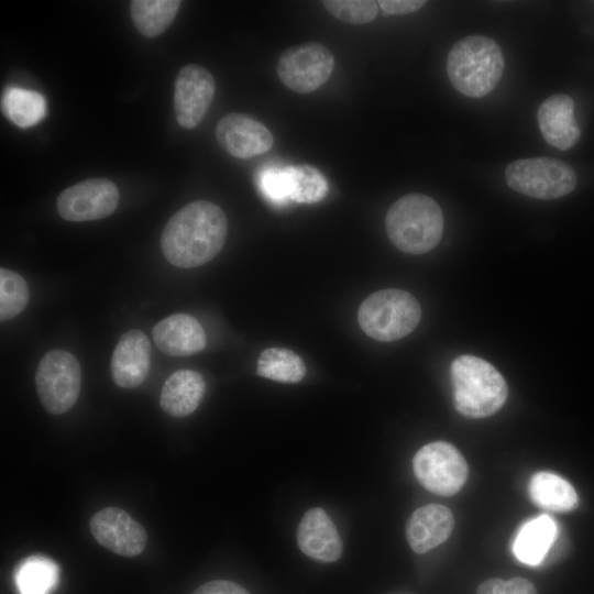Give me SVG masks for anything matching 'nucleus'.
I'll return each instance as SVG.
<instances>
[{
	"label": "nucleus",
	"instance_id": "dca6fc26",
	"mask_svg": "<svg viewBox=\"0 0 594 594\" xmlns=\"http://www.w3.org/2000/svg\"><path fill=\"white\" fill-rule=\"evenodd\" d=\"M156 346L170 356H189L202 351L207 337L196 318L187 314H174L153 328Z\"/></svg>",
	"mask_w": 594,
	"mask_h": 594
},
{
	"label": "nucleus",
	"instance_id": "39448f33",
	"mask_svg": "<svg viewBox=\"0 0 594 594\" xmlns=\"http://www.w3.org/2000/svg\"><path fill=\"white\" fill-rule=\"evenodd\" d=\"M421 308L408 292L386 288L367 296L360 305L358 321L372 339L391 342L408 336L419 323Z\"/></svg>",
	"mask_w": 594,
	"mask_h": 594
},
{
	"label": "nucleus",
	"instance_id": "9d476101",
	"mask_svg": "<svg viewBox=\"0 0 594 594\" xmlns=\"http://www.w3.org/2000/svg\"><path fill=\"white\" fill-rule=\"evenodd\" d=\"M116 184L107 178H90L64 189L56 201L59 216L67 221L103 219L119 205Z\"/></svg>",
	"mask_w": 594,
	"mask_h": 594
},
{
	"label": "nucleus",
	"instance_id": "a878e982",
	"mask_svg": "<svg viewBox=\"0 0 594 594\" xmlns=\"http://www.w3.org/2000/svg\"><path fill=\"white\" fill-rule=\"evenodd\" d=\"M283 168L289 200L300 204H315L322 200L327 195L328 183L316 167L302 164Z\"/></svg>",
	"mask_w": 594,
	"mask_h": 594
},
{
	"label": "nucleus",
	"instance_id": "5701e85b",
	"mask_svg": "<svg viewBox=\"0 0 594 594\" xmlns=\"http://www.w3.org/2000/svg\"><path fill=\"white\" fill-rule=\"evenodd\" d=\"M180 3L178 0H133L131 18L143 36L156 37L172 24Z\"/></svg>",
	"mask_w": 594,
	"mask_h": 594
},
{
	"label": "nucleus",
	"instance_id": "6e6552de",
	"mask_svg": "<svg viewBox=\"0 0 594 594\" xmlns=\"http://www.w3.org/2000/svg\"><path fill=\"white\" fill-rule=\"evenodd\" d=\"M413 469L419 483L440 496L457 494L468 479L465 459L446 441H435L420 448L414 457Z\"/></svg>",
	"mask_w": 594,
	"mask_h": 594
},
{
	"label": "nucleus",
	"instance_id": "412c9836",
	"mask_svg": "<svg viewBox=\"0 0 594 594\" xmlns=\"http://www.w3.org/2000/svg\"><path fill=\"white\" fill-rule=\"evenodd\" d=\"M528 494L535 505L551 512L565 513L575 508L578 495L573 486L557 474L538 472L528 484Z\"/></svg>",
	"mask_w": 594,
	"mask_h": 594
},
{
	"label": "nucleus",
	"instance_id": "20e7f679",
	"mask_svg": "<svg viewBox=\"0 0 594 594\" xmlns=\"http://www.w3.org/2000/svg\"><path fill=\"white\" fill-rule=\"evenodd\" d=\"M454 407L468 418H484L505 404L508 387L503 375L487 361L461 355L451 364Z\"/></svg>",
	"mask_w": 594,
	"mask_h": 594
},
{
	"label": "nucleus",
	"instance_id": "c756f323",
	"mask_svg": "<svg viewBox=\"0 0 594 594\" xmlns=\"http://www.w3.org/2000/svg\"><path fill=\"white\" fill-rule=\"evenodd\" d=\"M193 594H250L244 587L241 585L226 580H216L210 581L201 586H199L197 590L194 591Z\"/></svg>",
	"mask_w": 594,
	"mask_h": 594
},
{
	"label": "nucleus",
	"instance_id": "2eb2a0df",
	"mask_svg": "<svg viewBox=\"0 0 594 594\" xmlns=\"http://www.w3.org/2000/svg\"><path fill=\"white\" fill-rule=\"evenodd\" d=\"M299 549L308 557L321 561H337L342 553V541L336 525L321 508L309 509L297 529Z\"/></svg>",
	"mask_w": 594,
	"mask_h": 594
},
{
	"label": "nucleus",
	"instance_id": "423d86ee",
	"mask_svg": "<svg viewBox=\"0 0 594 594\" xmlns=\"http://www.w3.org/2000/svg\"><path fill=\"white\" fill-rule=\"evenodd\" d=\"M508 186L536 199H557L572 193L578 177L565 162L550 157H531L509 163L505 169Z\"/></svg>",
	"mask_w": 594,
	"mask_h": 594
},
{
	"label": "nucleus",
	"instance_id": "0eeeda50",
	"mask_svg": "<svg viewBox=\"0 0 594 594\" xmlns=\"http://www.w3.org/2000/svg\"><path fill=\"white\" fill-rule=\"evenodd\" d=\"M35 385L45 410L53 415L68 411L80 394L81 370L78 360L62 349L48 351L36 369Z\"/></svg>",
	"mask_w": 594,
	"mask_h": 594
},
{
	"label": "nucleus",
	"instance_id": "473e14b6",
	"mask_svg": "<svg viewBox=\"0 0 594 594\" xmlns=\"http://www.w3.org/2000/svg\"><path fill=\"white\" fill-rule=\"evenodd\" d=\"M476 594H506V581L488 579L480 584Z\"/></svg>",
	"mask_w": 594,
	"mask_h": 594
},
{
	"label": "nucleus",
	"instance_id": "f03ea898",
	"mask_svg": "<svg viewBox=\"0 0 594 594\" xmlns=\"http://www.w3.org/2000/svg\"><path fill=\"white\" fill-rule=\"evenodd\" d=\"M504 56L492 38L471 35L458 41L448 53L447 73L453 87L464 96L481 98L499 82Z\"/></svg>",
	"mask_w": 594,
	"mask_h": 594
},
{
	"label": "nucleus",
	"instance_id": "1a4fd4ad",
	"mask_svg": "<svg viewBox=\"0 0 594 594\" xmlns=\"http://www.w3.org/2000/svg\"><path fill=\"white\" fill-rule=\"evenodd\" d=\"M334 67L332 53L323 45L307 42L286 48L277 62L280 81L298 94H309L322 86Z\"/></svg>",
	"mask_w": 594,
	"mask_h": 594
},
{
	"label": "nucleus",
	"instance_id": "9b49d317",
	"mask_svg": "<svg viewBox=\"0 0 594 594\" xmlns=\"http://www.w3.org/2000/svg\"><path fill=\"white\" fill-rule=\"evenodd\" d=\"M216 91L212 75L204 67L189 64L180 68L174 86V109L178 124L196 128L206 116Z\"/></svg>",
	"mask_w": 594,
	"mask_h": 594
},
{
	"label": "nucleus",
	"instance_id": "a211bd4d",
	"mask_svg": "<svg viewBox=\"0 0 594 594\" xmlns=\"http://www.w3.org/2000/svg\"><path fill=\"white\" fill-rule=\"evenodd\" d=\"M454 527L451 510L439 504H429L416 509L406 526L410 548L425 553L444 542Z\"/></svg>",
	"mask_w": 594,
	"mask_h": 594
},
{
	"label": "nucleus",
	"instance_id": "ddd939ff",
	"mask_svg": "<svg viewBox=\"0 0 594 594\" xmlns=\"http://www.w3.org/2000/svg\"><path fill=\"white\" fill-rule=\"evenodd\" d=\"M216 138L226 152L242 160L267 152L274 143L273 134L264 124L238 112H231L218 122Z\"/></svg>",
	"mask_w": 594,
	"mask_h": 594
},
{
	"label": "nucleus",
	"instance_id": "f257e3e1",
	"mask_svg": "<svg viewBox=\"0 0 594 594\" xmlns=\"http://www.w3.org/2000/svg\"><path fill=\"white\" fill-rule=\"evenodd\" d=\"M227 232L222 209L211 201L195 200L168 219L161 235L162 252L177 267H197L221 251Z\"/></svg>",
	"mask_w": 594,
	"mask_h": 594
},
{
	"label": "nucleus",
	"instance_id": "f3484780",
	"mask_svg": "<svg viewBox=\"0 0 594 594\" xmlns=\"http://www.w3.org/2000/svg\"><path fill=\"white\" fill-rule=\"evenodd\" d=\"M539 129L552 146L566 151L580 140L581 130L574 119V102L565 94L547 98L537 112Z\"/></svg>",
	"mask_w": 594,
	"mask_h": 594
},
{
	"label": "nucleus",
	"instance_id": "b1692460",
	"mask_svg": "<svg viewBox=\"0 0 594 594\" xmlns=\"http://www.w3.org/2000/svg\"><path fill=\"white\" fill-rule=\"evenodd\" d=\"M3 114L20 128H29L40 122L46 113L44 97L33 90L8 87L2 94Z\"/></svg>",
	"mask_w": 594,
	"mask_h": 594
},
{
	"label": "nucleus",
	"instance_id": "f8f14e48",
	"mask_svg": "<svg viewBox=\"0 0 594 594\" xmlns=\"http://www.w3.org/2000/svg\"><path fill=\"white\" fill-rule=\"evenodd\" d=\"M89 528L99 544L122 557L140 554L147 542L144 527L119 507L98 510L91 517Z\"/></svg>",
	"mask_w": 594,
	"mask_h": 594
},
{
	"label": "nucleus",
	"instance_id": "aec40b11",
	"mask_svg": "<svg viewBox=\"0 0 594 594\" xmlns=\"http://www.w3.org/2000/svg\"><path fill=\"white\" fill-rule=\"evenodd\" d=\"M556 536L554 520L548 515H541L520 527L513 543V551L520 562L537 565L544 559Z\"/></svg>",
	"mask_w": 594,
	"mask_h": 594
},
{
	"label": "nucleus",
	"instance_id": "c85d7f7f",
	"mask_svg": "<svg viewBox=\"0 0 594 594\" xmlns=\"http://www.w3.org/2000/svg\"><path fill=\"white\" fill-rule=\"evenodd\" d=\"M260 188L263 195L276 205L289 200L284 168H268L260 175Z\"/></svg>",
	"mask_w": 594,
	"mask_h": 594
},
{
	"label": "nucleus",
	"instance_id": "2f4dec72",
	"mask_svg": "<svg viewBox=\"0 0 594 594\" xmlns=\"http://www.w3.org/2000/svg\"><path fill=\"white\" fill-rule=\"evenodd\" d=\"M506 594H537L535 585L524 578L506 581Z\"/></svg>",
	"mask_w": 594,
	"mask_h": 594
},
{
	"label": "nucleus",
	"instance_id": "4be33fe9",
	"mask_svg": "<svg viewBox=\"0 0 594 594\" xmlns=\"http://www.w3.org/2000/svg\"><path fill=\"white\" fill-rule=\"evenodd\" d=\"M59 568L44 556H31L14 571V583L20 594H51L57 586Z\"/></svg>",
	"mask_w": 594,
	"mask_h": 594
},
{
	"label": "nucleus",
	"instance_id": "7c9ffc66",
	"mask_svg": "<svg viewBox=\"0 0 594 594\" xmlns=\"http://www.w3.org/2000/svg\"><path fill=\"white\" fill-rule=\"evenodd\" d=\"M378 6L386 14H407L421 9L427 2L424 0H381Z\"/></svg>",
	"mask_w": 594,
	"mask_h": 594
},
{
	"label": "nucleus",
	"instance_id": "4468645a",
	"mask_svg": "<svg viewBox=\"0 0 594 594\" xmlns=\"http://www.w3.org/2000/svg\"><path fill=\"white\" fill-rule=\"evenodd\" d=\"M151 354V342L143 331L124 332L113 350L110 363L114 384L129 389L140 386L150 371Z\"/></svg>",
	"mask_w": 594,
	"mask_h": 594
},
{
	"label": "nucleus",
	"instance_id": "393cba45",
	"mask_svg": "<svg viewBox=\"0 0 594 594\" xmlns=\"http://www.w3.org/2000/svg\"><path fill=\"white\" fill-rule=\"evenodd\" d=\"M256 373L280 383H298L306 374L301 358L284 348L265 349L257 359Z\"/></svg>",
	"mask_w": 594,
	"mask_h": 594
},
{
	"label": "nucleus",
	"instance_id": "6ab92c4d",
	"mask_svg": "<svg viewBox=\"0 0 594 594\" xmlns=\"http://www.w3.org/2000/svg\"><path fill=\"white\" fill-rule=\"evenodd\" d=\"M205 392L206 383L201 374L193 370H179L165 381L160 404L167 415L183 418L198 408Z\"/></svg>",
	"mask_w": 594,
	"mask_h": 594
},
{
	"label": "nucleus",
	"instance_id": "cd10ccee",
	"mask_svg": "<svg viewBox=\"0 0 594 594\" xmlns=\"http://www.w3.org/2000/svg\"><path fill=\"white\" fill-rule=\"evenodd\" d=\"M323 7L334 18L352 24L369 23L377 15V1L372 0H327Z\"/></svg>",
	"mask_w": 594,
	"mask_h": 594
},
{
	"label": "nucleus",
	"instance_id": "bb28decb",
	"mask_svg": "<svg viewBox=\"0 0 594 594\" xmlns=\"http://www.w3.org/2000/svg\"><path fill=\"white\" fill-rule=\"evenodd\" d=\"M30 290L25 279L16 272L0 270V319L6 321L16 317L26 307Z\"/></svg>",
	"mask_w": 594,
	"mask_h": 594
},
{
	"label": "nucleus",
	"instance_id": "7ed1b4c3",
	"mask_svg": "<svg viewBox=\"0 0 594 594\" xmlns=\"http://www.w3.org/2000/svg\"><path fill=\"white\" fill-rule=\"evenodd\" d=\"M385 229L392 243L402 252L424 254L441 240L443 213L431 197L409 194L389 207Z\"/></svg>",
	"mask_w": 594,
	"mask_h": 594
}]
</instances>
